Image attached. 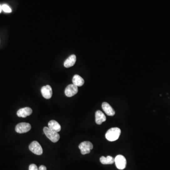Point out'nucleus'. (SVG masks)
<instances>
[{"label": "nucleus", "instance_id": "1", "mask_svg": "<svg viewBox=\"0 0 170 170\" xmlns=\"http://www.w3.org/2000/svg\"><path fill=\"white\" fill-rule=\"evenodd\" d=\"M121 133V131L119 128H111L106 133V138L109 141H116L118 139Z\"/></svg>", "mask_w": 170, "mask_h": 170}, {"label": "nucleus", "instance_id": "2", "mask_svg": "<svg viewBox=\"0 0 170 170\" xmlns=\"http://www.w3.org/2000/svg\"><path fill=\"white\" fill-rule=\"evenodd\" d=\"M43 131L44 134L53 142L56 143L59 141L60 136L58 132L52 131V130L46 127L44 128Z\"/></svg>", "mask_w": 170, "mask_h": 170}, {"label": "nucleus", "instance_id": "3", "mask_svg": "<svg viewBox=\"0 0 170 170\" xmlns=\"http://www.w3.org/2000/svg\"><path fill=\"white\" fill-rule=\"evenodd\" d=\"M81 151V153L82 155L89 154L91 150L93 148V145L90 141H84L81 143L79 146Z\"/></svg>", "mask_w": 170, "mask_h": 170}, {"label": "nucleus", "instance_id": "4", "mask_svg": "<svg viewBox=\"0 0 170 170\" xmlns=\"http://www.w3.org/2000/svg\"><path fill=\"white\" fill-rule=\"evenodd\" d=\"M29 149L32 153L39 156L42 155L43 152L41 146L37 141H33L29 145Z\"/></svg>", "mask_w": 170, "mask_h": 170}, {"label": "nucleus", "instance_id": "5", "mask_svg": "<svg viewBox=\"0 0 170 170\" xmlns=\"http://www.w3.org/2000/svg\"><path fill=\"white\" fill-rule=\"evenodd\" d=\"M31 129V125L27 122L18 123L15 127V131L18 133H25L29 131Z\"/></svg>", "mask_w": 170, "mask_h": 170}, {"label": "nucleus", "instance_id": "6", "mask_svg": "<svg viewBox=\"0 0 170 170\" xmlns=\"http://www.w3.org/2000/svg\"><path fill=\"white\" fill-rule=\"evenodd\" d=\"M115 162L116 166L119 170H123L126 168L127 161L124 156L118 155L115 158Z\"/></svg>", "mask_w": 170, "mask_h": 170}, {"label": "nucleus", "instance_id": "7", "mask_svg": "<svg viewBox=\"0 0 170 170\" xmlns=\"http://www.w3.org/2000/svg\"><path fill=\"white\" fill-rule=\"evenodd\" d=\"M78 92V88L75 85L70 84L65 90V94L68 97H72L76 94Z\"/></svg>", "mask_w": 170, "mask_h": 170}, {"label": "nucleus", "instance_id": "8", "mask_svg": "<svg viewBox=\"0 0 170 170\" xmlns=\"http://www.w3.org/2000/svg\"><path fill=\"white\" fill-rule=\"evenodd\" d=\"M32 113V109L28 107L22 108L18 111L17 115L19 117L26 118L30 116Z\"/></svg>", "mask_w": 170, "mask_h": 170}, {"label": "nucleus", "instance_id": "9", "mask_svg": "<svg viewBox=\"0 0 170 170\" xmlns=\"http://www.w3.org/2000/svg\"><path fill=\"white\" fill-rule=\"evenodd\" d=\"M41 92L43 96L45 99H50L53 95L52 88L49 85H46L43 87L41 90Z\"/></svg>", "mask_w": 170, "mask_h": 170}, {"label": "nucleus", "instance_id": "10", "mask_svg": "<svg viewBox=\"0 0 170 170\" xmlns=\"http://www.w3.org/2000/svg\"><path fill=\"white\" fill-rule=\"evenodd\" d=\"M102 107L103 110L104 111L106 114L107 116H115V110L111 107V106L107 103V102H104L102 104Z\"/></svg>", "mask_w": 170, "mask_h": 170}, {"label": "nucleus", "instance_id": "11", "mask_svg": "<svg viewBox=\"0 0 170 170\" xmlns=\"http://www.w3.org/2000/svg\"><path fill=\"white\" fill-rule=\"evenodd\" d=\"M95 122L98 125H101L106 120V116L101 111L98 110L95 112Z\"/></svg>", "mask_w": 170, "mask_h": 170}, {"label": "nucleus", "instance_id": "12", "mask_svg": "<svg viewBox=\"0 0 170 170\" xmlns=\"http://www.w3.org/2000/svg\"><path fill=\"white\" fill-rule=\"evenodd\" d=\"M48 128L52 131L58 132L61 130V126L57 121L54 120H51L48 122Z\"/></svg>", "mask_w": 170, "mask_h": 170}, {"label": "nucleus", "instance_id": "13", "mask_svg": "<svg viewBox=\"0 0 170 170\" xmlns=\"http://www.w3.org/2000/svg\"><path fill=\"white\" fill-rule=\"evenodd\" d=\"M76 62V56L75 55H71L65 61L64 66L66 68H70L73 66Z\"/></svg>", "mask_w": 170, "mask_h": 170}, {"label": "nucleus", "instance_id": "14", "mask_svg": "<svg viewBox=\"0 0 170 170\" xmlns=\"http://www.w3.org/2000/svg\"><path fill=\"white\" fill-rule=\"evenodd\" d=\"M72 82L77 87H81L84 84V80L80 76L75 75L72 79Z\"/></svg>", "mask_w": 170, "mask_h": 170}, {"label": "nucleus", "instance_id": "15", "mask_svg": "<svg viewBox=\"0 0 170 170\" xmlns=\"http://www.w3.org/2000/svg\"><path fill=\"white\" fill-rule=\"evenodd\" d=\"M100 161L103 164H111L115 162V158L111 156H107L106 157L102 156L100 158Z\"/></svg>", "mask_w": 170, "mask_h": 170}, {"label": "nucleus", "instance_id": "16", "mask_svg": "<svg viewBox=\"0 0 170 170\" xmlns=\"http://www.w3.org/2000/svg\"><path fill=\"white\" fill-rule=\"evenodd\" d=\"M2 10L4 11L5 13H10L12 12V9L7 4H3L2 6Z\"/></svg>", "mask_w": 170, "mask_h": 170}, {"label": "nucleus", "instance_id": "17", "mask_svg": "<svg viewBox=\"0 0 170 170\" xmlns=\"http://www.w3.org/2000/svg\"><path fill=\"white\" fill-rule=\"evenodd\" d=\"M29 170H39V168L35 164H31L29 165Z\"/></svg>", "mask_w": 170, "mask_h": 170}, {"label": "nucleus", "instance_id": "18", "mask_svg": "<svg viewBox=\"0 0 170 170\" xmlns=\"http://www.w3.org/2000/svg\"><path fill=\"white\" fill-rule=\"evenodd\" d=\"M39 170H47L46 167L44 165H41L39 168Z\"/></svg>", "mask_w": 170, "mask_h": 170}, {"label": "nucleus", "instance_id": "19", "mask_svg": "<svg viewBox=\"0 0 170 170\" xmlns=\"http://www.w3.org/2000/svg\"><path fill=\"white\" fill-rule=\"evenodd\" d=\"M2 10V7L1 5H0V13H1Z\"/></svg>", "mask_w": 170, "mask_h": 170}]
</instances>
